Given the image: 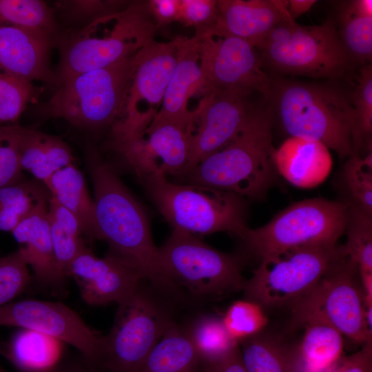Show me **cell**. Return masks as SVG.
<instances>
[{
	"label": "cell",
	"mask_w": 372,
	"mask_h": 372,
	"mask_svg": "<svg viewBox=\"0 0 372 372\" xmlns=\"http://www.w3.org/2000/svg\"><path fill=\"white\" fill-rule=\"evenodd\" d=\"M157 25L147 1H130L127 7L83 26L61 45L54 71L59 85L85 72L131 56L154 40Z\"/></svg>",
	"instance_id": "277c9868"
},
{
	"label": "cell",
	"mask_w": 372,
	"mask_h": 372,
	"mask_svg": "<svg viewBox=\"0 0 372 372\" xmlns=\"http://www.w3.org/2000/svg\"><path fill=\"white\" fill-rule=\"evenodd\" d=\"M176 39V65L163 96L162 107L155 116L194 132L198 110L189 111L187 104L192 95L205 90V79L195 37H178Z\"/></svg>",
	"instance_id": "44dd1931"
},
{
	"label": "cell",
	"mask_w": 372,
	"mask_h": 372,
	"mask_svg": "<svg viewBox=\"0 0 372 372\" xmlns=\"http://www.w3.org/2000/svg\"><path fill=\"white\" fill-rule=\"evenodd\" d=\"M342 178L352 199L351 203L372 216V152L349 156Z\"/></svg>",
	"instance_id": "8d00e7d4"
},
{
	"label": "cell",
	"mask_w": 372,
	"mask_h": 372,
	"mask_svg": "<svg viewBox=\"0 0 372 372\" xmlns=\"http://www.w3.org/2000/svg\"><path fill=\"white\" fill-rule=\"evenodd\" d=\"M44 184L52 196L76 217L87 240H99L94 200L82 172L75 164L60 169Z\"/></svg>",
	"instance_id": "d4e9b609"
},
{
	"label": "cell",
	"mask_w": 372,
	"mask_h": 372,
	"mask_svg": "<svg viewBox=\"0 0 372 372\" xmlns=\"http://www.w3.org/2000/svg\"><path fill=\"white\" fill-rule=\"evenodd\" d=\"M180 0L147 1L149 10L157 26L176 21Z\"/></svg>",
	"instance_id": "f6af8a7d"
},
{
	"label": "cell",
	"mask_w": 372,
	"mask_h": 372,
	"mask_svg": "<svg viewBox=\"0 0 372 372\" xmlns=\"http://www.w3.org/2000/svg\"><path fill=\"white\" fill-rule=\"evenodd\" d=\"M48 204L32 212L12 230V234L37 283L59 292L63 289L66 278L60 271L54 253Z\"/></svg>",
	"instance_id": "7402d4cb"
},
{
	"label": "cell",
	"mask_w": 372,
	"mask_h": 372,
	"mask_svg": "<svg viewBox=\"0 0 372 372\" xmlns=\"http://www.w3.org/2000/svg\"><path fill=\"white\" fill-rule=\"evenodd\" d=\"M206 93L258 92L269 99L273 81L262 68L256 49L231 36L203 32L194 36Z\"/></svg>",
	"instance_id": "4fadbf2b"
},
{
	"label": "cell",
	"mask_w": 372,
	"mask_h": 372,
	"mask_svg": "<svg viewBox=\"0 0 372 372\" xmlns=\"http://www.w3.org/2000/svg\"><path fill=\"white\" fill-rule=\"evenodd\" d=\"M272 124L269 109L252 107L244 126L232 141L183 176L171 180L260 198L277 172Z\"/></svg>",
	"instance_id": "7a4b0ae2"
},
{
	"label": "cell",
	"mask_w": 372,
	"mask_h": 372,
	"mask_svg": "<svg viewBox=\"0 0 372 372\" xmlns=\"http://www.w3.org/2000/svg\"><path fill=\"white\" fill-rule=\"evenodd\" d=\"M37 92L32 81L0 74V125L15 123Z\"/></svg>",
	"instance_id": "74e56055"
},
{
	"label": "cell",
	"mask_w": 372,
	"mask_h": 372,
	"mask_svg": "<svg viewBox=\"0 0 372 372\" xmlns=\"http://www.w3.org/2000/svg\"><path fill=\"white\" fill-rule=\"evenodd\" d=\"M354 110L355 127L353 134V154L360 150L371 152L372 137V65L360 70L358 83L350 97Z\"/></svg>",
	"instance_id": "e575fe53"
},
{
	"label": "cell",
	"mask_w": 372,
	"mask_h": 372,
	"mask_svg": "<svg viewBox=\"0 0 372 372\" xmlns=\"http://www.w3.org/2000/svg\"><path fill=\"white\" fill-rule=\"evenodd\" d=\"M278 172L292 185L311 188L322 183L329 174L332 158L323 144L303 138L289 137L276 149Z\"/></svg>",
	"instance_id": "603a6c76"
},
{
	"label": "cell",
	"mask_w": 372,
	"mask_h": 372,
	"mask_svg": "<svg viewBox=\"0 0 372 372\" xmlns=\"http://www.w3.org/2000/svg\"><path fill=\"white\" fill-rule=\"evenodd\" d=\"M22 170L45 183L53 174L74 164L69 145L57 136L18 125Z\"/></svg>",
	"instance_id": "cb8c5ba5"
},
{
	"label": "cell",
	"mask_w": 372,
	"mask_h": 372,
	"mask_svg": "<svg viewBox=\"0 0 372 372\" xmlns=\"http://www.w3.org/2000/svg\"><path fill=\"white\" fill-rule=\"evenodd\" d=\"M204 372H246L240 358L239 344L222 359L205 365Z\"/></svg>",
	"instance_id": "bcb514c9"
},
{
	"label": "cell",
	"mask_w": 372,
	"mask_h": 372,
	"mask_svg": "<svg viewBox=\"0 0 372 372\" xmlns=\"http://www.w3.org/2000/svg\"><path fill=\"white\" fill-rule=\"evenodd\" d=\"M192 134L154 116L130 141L127 154L130 172L137 178L152 173L171 176L173 179L181 176L187 169Z\"/></svg>",
	"instance_id": "9a60e30c"
},
{
	"label": "cell",
	"mask_w": 372,
	"mask_h": 372,
	"mask_svg": "<svg viewBox=\"0 0 372 372\" xmlns=\"http://www.w3.org/2000/svg\"><path fill=\"white\" fill-rule=\"evenodd\" d=\"M52 372H101L84 359L83 362L59 364Z\"/></svg>",
	"instance_id": "c3c4849f"
},
{
	"label": "cell",
	"mask_w": 372,
	"mask_h": 372,
	"mask_svg": "<svg viewBox=\"0 0 372 372\" xmlns=\"http://www.w3.org/2000/svg\"><path fill=\"white\" fill-rule=\"evenodd\" d=\"M246 372H300L295 347L261 332L240 342Z\"/></svg>",
	"instance_id": "f1b7e54d"
},
{
	"label": "cell",
	"mask_w": 372,
	"mask_h": 372,
	"mask_svg": "<svg viewBox=\"0 0 372 372\" xmlns=\"http://www.w3.org/2000/svg\"><path fill=\"white\" fill-rule=\"evenodd\" d=\"M317 2L316 0H289L285 1V7L289 17L295 19L309 11Z\"/></svg>",
	"instance_id": "7dc6e473"
},
{
	"label": "cell",
	"mask_w": 372,
	"mask_h": 372,
	"mask_svg": "<svg viewBox=\"0 0 372 372\" xmlns=\"http://www.w3.org/2000/svg\"><path fill=\"white\" fill-rule=\"evenodd\" d=\"M18 125H0V189L23 180Z\"/></svg>",
	"instance_id": "60d3db41"
},
{
	"label": "cell",
	"mask_w": 372,
	"mask_h": 372,
	"mask_svg": "<svg viewBox=\"0 0 372 372\" xmlns=\"http://www.w3.org/2000/svg\"><path fill=\"white\" fill-rule=\"evenodd\" d=\"M218 1L180 0L176 21L196 29V34L210 30L218 17Z\"/></svg>",
	"instance_id": "7bdbcfd3"
},
{
	"label": "cell",
	"mask_w": 372,
	"mask_h": 372,
	"mask_svg": "<svg viewBox=\"0 0 372 372\" xmlns=\"http://www.w3.org/2000/svg\"><path fill=\"white\" fill-rule=\"evenodd\" d=\"M349 205L322 198L298 201L265 225L249 228L242 239L260 260L296 249L335 245L345 232Z\"/></svg>",
	"instance_id": "52a82bcc"
},
{
	"label": "cell",
	"mask_w": 372,
	"mask_h": 372,
	"mask_svg": "<svg viewBox=\"0 0 372 372\" xmlns=\"http://www.w3.org/2000/svg\"><path fill=\"white\" fill-rule=\"evenodd\" d=\"M362 346L358 351L342 357L330 372H372V340Z\"/></svg>",
	"instance_id": "ee69618b"
},
{
	"label": "cell",
	"mask_w": 372,
	"mask_h": 372,
	"mask_svg": "<svg viewBox=\"0 0 372 372\" xmlns=\"http://www.w3.org/2000/svg\"><path fill=\"white\" fill-rule=\"evenodd\" d=\"M130 2L127 1L68 0L58 1L56 8L70 20L84 23L86 25L96 19L121 12Z\"/></svg>",
	"instance_id": "b9f144b4"
},
{
	"label": "cell",
	"mask_w": 372,
	"mask_h": 372,
	"mask_svg": "<svg viewBox=\"0 0 372 372\" xmlns=\"http://www.w3.org/2000/svg\"><path fill=\"white\" fill-rule=\"evenodd\" d=\"M247 98L236 93L205 94L197 107L188 163L182 176L224 147L239 133L252 109Z\"/></svg>",
	"instance_id": "2e32d148"
},
{
	"label": "cell",
	"mask_w": 372,
	"mask_h": 372,
	"mask_svg": "<svg viewBox=\"0 0 372 372\" xmlns=\"http://www.w3.org/2000/svg\"><path fill=\"white\" fill-rule=\"evenodd\" d=\"M0 326L39 332L74 347L94 366L99 362L103 336L63 303L38 300L10 302L0 307Z\"/></svg>",
	"instance_id": "5bb4252c"
},
{
	"label": "cell",
	"mask_w": 372,
	"mask_h": 372,
	"mask_svg": "<svg viewBox=\"0 0 372 372\" xmlns=\"http://www.w3.org/2000/svg\"><path fill=\"white\" fill-rule=\"evenodd\" d=\"M0 372H7L6 370H4L2 366L0 365Z\"/></svg>",
	"instance_id": "f907efd6"
},
{
	"label": "cell",
	"mask_w": 372,
	"mask_h": 372,
	"mask_svg": "<svg viewBox=\"0 0 372 372\" xmlns=\"http://www.w3.org/2000/svg\"><path fill=\"white\" fill-rule=\"evenodd\" d=\"M177 55L176 38L168 42L153 40L136 52V68L123 118L131 119L138 115L141 112L138 105L141 100L152 105L162 102L176 65Z\"/></svg>",
	"instance_id": "ffe728a7"
},
{
	"label": "cell",
	"mask_w": 372,
	"mask_h": 372,
	"mask_svg": "<svg viewBox=\"0 0 372 372\" xmlns=\"http://www.w3.org/2000/svg\"><path fill=\"white\" fill-rule=\"evenodd\" d=\"M295 347L300 372H330L342 358L343 335L326 323L311 320Z\"/></svg>",
	"instance_id": "4316f807"
},
{
	"label": "cell",
	"mask_w": 372,
	"mask_h": 372,
	"mask_svg": "<svg viewBox=\"0 0 372 372\" xmlns=\"http://www.w3.org/2000/svg\"></svg>",
	"instance_id": "816d5d0a"
},
{
	"label": "cell",
	"mask_w": 372,
	"mask_h": 372,
	"mask_svg": "<svg viewBox=\"0 0 372 372\" xmlns=\"http://www.w3.org/2000/svg\"><path fill=\"white\" fill-rule=\"evenodd\" d=\"M138 180L172 229L195 236L227 231L242 239L249 229L243 197L235 193L178 183L159 173Z\"/></svg>",
	"instance_id": "5b68a950"
},
{
	"label": "cell",
	"mask_w": 372,
	"mask_h": 372,
	"mask_svg": "<svg viewBox=\"0 0 372 372\" xmlns=\"http://www.w3.org/2000/svg\"><path fill=\"white\" fill-rule=\"evenodd\" d=\"M270 98L280 125L290 137L318 141L340 158L353 154L354 110L342 91L316 83L279 81L272 83Z\"/></svg>",
	"instance_id": "3957f363"
},
{
	"label": "cell",
	"mask_w": 372,
	"mask_h": 372,
	"mask_svg": "<svg viewBox=\"0 0 372 372\" xmlns=\"http://www.w3.org/2000/svg\"><path fill=\"white\" fill-rule=\"evenodd\" d=\"M30 280L28 266L19 249L0 258V307L22 293Z\"/></svg>",
	"instance_id": "ab89813d"
},
{
	"label": "cell",
	"mask_w": 372,
	"mask_h": 372,
	"mask_svg": "<svg viewBox=\"0 0 372 372\" xmlns=\"http://www.w3.org/2000/svg\"><path fill=\"white\" fill-rule=\"evenodd\" d=\"M117 304L113 326L103 336L101 358L94 367L102 368L101 372H136L173 322L141 284Z\"/></svg>",
	"instance_id": "7c38bea8"
},
{
	"label": "cell",
	"mask_w": 372,
	"mask_h": 372,
	"mask_svg": "<svg viewBox=\"0 0 372 372\" xmlns=\"http://www.w3.org/2000/svg\"><path fill=\"white\" fill-rule=\"evenodd\" d=\"M162 271L176 289L183 286L200 297L242 291L246 280L236 256L220 251L197 236L172 229L158 247Z\"/></svg>",
	"instance_id": "9c48e42d"
},
{
	"label": "cell",
	"mask_w": 372,
	"mask_h": 372,
	"mask_svg": "<svg viewBox=\"0 0 372 372\" xmlns=\"http://www.w3.org/2000/svg\"><path fill=\"white\" fill-rule=\"evenodd\" d=\"M217 6L216 21L205 32L237 37L255 48L281 22L292 19L282 0H219Z\"/></svg>",
	"instance_id": "d6986e66"
},
{
	"label": "cell",
	"mask_w": 372,
	"mask_h": 372,
	"mask_svg": "<svg viewBox=\"0 0 372 372\" xmlns=\"http://www.w3.org/2000/svg\"><path fill=\"white\" fill-rule=\"evenodd\" d=\"M345 231L346 256L357 264L359 271L372 272V216L349 203Z\"/></svg>",
	"instance_id": "836d02e7"
},
{
	"label": "cell",
	"mask_w": 372,
	"mask_h": 372,
	"mask_svg": "<svg viewBox=\"0 0 372 372\" xmlns=\"http://www.w3.org/2000/svg\"><path fill=\"white\" fill-rule=\"evenodd\" d=\"M352 9L358 14L372 17L371 0H355L349 1Z\"/></svg>",
	"instance_id": "681fc988"
},
{
	"label": "cell",
	"mask_w": 372,
	"mask_h": 372,
	"mask_svg": "<svg viewBox=\"0 0 372 372\" xmlns=\"http://www.w3.org/2000/svg\"><path fill=\"white\" fill-rule=\"evenodd\" d=\"M68 276L76 280L83 300L94 306L118 304L143 280L138 272L116 258L107 254L99 258L87 247L72 262Z\"/></svg>",
	"instance_id": "e0dca14e"
},
{
	"label": "cell",
	"mask_w": 372,
	"mask_h": 372,
	"mask_svg": "<svg viewBox=\"0 0 372 372\" xmlns=\"http://www.w3.org/2000/svg\"><path fill=\"white\" fill-rule=\"evenodd\" d=\"M344 256L343 246L337 243L296 249L262 260L246 280L245 298L264 309L290 307Z\"/></svg>",
	"instance_id": "8fae6325"
},
{
	"label": "cell",
	"mask_w": 372,
	"mask_h": 372,
	"mask_svg": "<svg viewBox=\"0 0 372 372\" xmlns=\"http://www.w3.org/2000/svg\"><path fill=\"white\" fill-rule=\"evenodd\" d=\"M56 32L52 9L41 0H0V27Z\"/></svg>",
	"instance_id": "1f68e13d"
},
{
	"label": "cell",
	"mask_w": 372,
	"mask_h": 372,
	"mask_svg": "<svg viewBox=\"0 0 372 372\" xmlns=\"http://www.w3.org/2000/svg\"><path fill=\"white\" fill-rule=\"evenodd\" d=\"M86 163L94 188L99 240L107 242V255L135 270L158 289L174 291L162 271L158 247L141 205L96 149H87Z\"/></svg>",
	"instance_id": "6da1fadb"
},
{
	"label": "cell",
	"mask_w": 372,
	"mask_h": 372,
	"mask_svg": "<svg viewBox=\"0 0 372 372\" xmlns=\"http://www.w3.org/2000/svg\"><path fill=\"white\" fill-rule=\"evenodd\" d=\"M222 321L229 336L239 344L260 333L266 327L268 318L261 305L245 298L233 302Z\"/></svg>",
	"instance_id": "d590c367"
},
{
	"label": "cell",
	"mask_w": 372,
	"mask_h": 372,
	"mask_svg": "<svg viewBox=\"0 0 372 372\" xmlns=\"http://www.w3.org/2000/svg\"><path fill=\"white\" fill-rule=\"evenodd\" d=\"M55 34L9 26L0 27V74L58 85L50 65Z\"/></svg>",
	"instance_id": "ac0fdd59"
},
{
	"label": "cell",
	"mask_w": 372,
	"mask_h": 372,
	"mask_svg": "<svg viewBox=\"0 0 372 372\" xmlns=\"http://www.w3.org/2000/svg\"><path fill=\"white\" fill-rule=\"evenodd\" d=\"M186 331L205 365L222 359L238 346L226 331L222 318L211 314L198 316Z\"/></svg>",
	"instance_id": "4dcf8cb0"
},
{
	"label": "cell",
	"mask_w": 372,
	"mask_h": 372,
	"mask_svg": "<svg viewBox=\"0 0 372 372\" xmlns=\"http://www.w3.org/2000/svg\"><path fill=\"white\" fill-rule=\"evenodd\" d=\"M136 52L63 81L43 107V114L90 131L112 127L123 112L136 68Z\"/></svg>",
	"instance_id": "8992f818"
},
{
	"label": "cell",
	"mask_w": 372,
	"mask_h": 372,
	"mask_svg": "<svg viewBox=\"0 0 372 372\" xmlns=\"http://www.w3.org/2000/svg\"><path fill=\"white\" fill-rule=\"evenodd\" d=\"M256 49L279 72L316 78L342 76L350 58L331 18L317 25L285 20Z\"/></svg>",
	"instance_id": "ba28073f"
},
{
	"label": "cell",
	"mask_w": 372,
	"mask_h": 372,
	"mask_svg": "<svg viewBox=\"0 0 372 372\" xmlns=\"http://www.w3.org/2000/svg\"><path fill=\"white\" fill-rule=\"evenodd\" d=\"M1 353L21 372H52L60 364L61 342L19 329L1 347Z\"/></svg>",
	"instance_id": "484cf974"
},
{
	"label": "cell",
	"mask_w": 372,
	"mask_h": 372,
	"mask_svg": "<svg viewBox=\"0 0 372 372\" xmlns=\"http://www.w3.org/2000/svg\"><path fill=\"white\" fill-rule=\"evenodd\" d=\"M200 362L186 329L173 323L136 372H198Z\"/></svg>",
	"instance_id": "83f0119b"
},
{
	"label": "cell",
	"mask_w": 372,
	"mask_h": 372,
	"mask_svg": "<svg viewBox=\"0 0 372 372\" xmlns=\"http://www.w3.org/2000/svg\"><path fill=\"white\" fill-rule=\"evenodd\" d=\"M52 194L37 179L22 180L0 189V231H10L32 212L49 203Z\"/></svg>",
	"instance_id": "f546056e"
},
{
	"label": "cell",
	"mask_w": 372,
	"mask_h": 372,
	"mask_svg": "<svg viewBox=\"0 0 372 372\" xmlns=\"http://www.w3.org/2000/svg\"><path fill=\"white\" fill-rule=\"evenodd\" d=\"M339 23V36L349 57L364 65L371 64L372 17L357 14L347 1L340 8Z\"/></svg>",
	"instance_id": "d6a6232c"
},
{
	"label": "cell",
	"mask_w": 372,
	"mask_h": 372,
	"mask_svg": "<svg viewBox=\"0 0 372 372\" xmlns=\"http://www.w3.org/2000/svg\"><path fill=\"white\" fill-rule=\"evenodd\" d=\"M289 308L296 326L317 320L360 344L372 340L358 266L347 256L337 261L310 291Z\"/></svg>",
	"instance_id": "30bf717a"
},
{
	"label": "cell",
	"mask_w": 372,
	"mask_h": 372,
	"mask_svg": "<svg viewBox=\"0 0 372 372\" xmlns=\"http://www.w3.org/2000/svg\"><path fill=\"white\" fill-rule=\"evenodd\" d=\"M49 222L56 261L60 271L67 278L72 262L86 247L83 231L78 222L57 223L50 220Z\"/></svg>",
	"instance_id": "f35d334b"
}]
</instances>
